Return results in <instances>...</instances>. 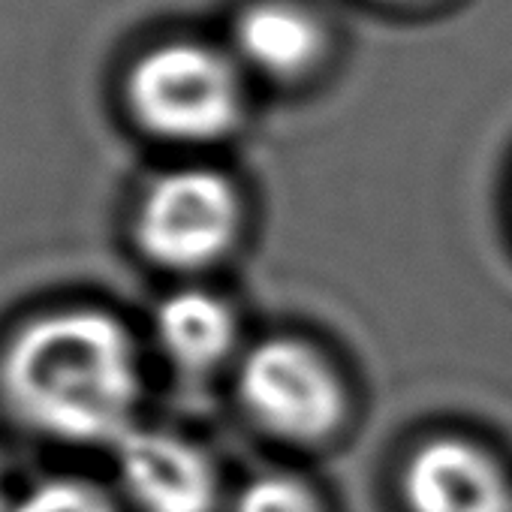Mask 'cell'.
Here are the masks:
<instances>
[{"instance_id":"obj_1","label":"cell","mask_w":512,"mask_h":512,"mask_svg":"<svg viewBox=\"0 0 512 512\" xmlns=\"http://www.w3.org/2000/svg\"><path fill=\"white\" fill-rule=\"evenodd\" d=\"M142 392L139 341L103 305L43 308L0 344V407L40 440L115 449L139 428Z\"/></svg>"},{"instance_id":"obj_2","label":"cell","mask_w":512,"mask_h":512,"mask_svg":"<svg viewBox=\"0 0 512 512\" xmlns=\"http://www.w3.org/2000/svg\"><path fill=\"white\" fill-rule=\"evenodd\" d=\"M241 64L202 43H166L127 79L133 118L163 142L202 145L235 130L244 109Z\"/></svg>"},{"instance_id":"obj_3","label":"cell","mask_w":512,"mask_h":512,"mask_svg":"<svg viewBox=\"0 0 512 512\" xmlns=\"http://www.w3.org/2000/svg\"><path fill=\"white\" fill-rule=\"evenodd\" d=\"M241 229V199L214 169L184 166L154 178L136 208L133 238L148 263L169 272H199L232 250Z\"/></svg>"},{"instance_id":"obj_4","label":"cell","mask_w":512,"mask_h":512,"mask_svg":"<svg viewBox=\"0 0 512 512\" xmlns=\"http://www.w3.org/2000/svg\"><path fill=\"white\" fill-rule=\"evenodd\" d=\"M244 413L287 443H320L347 416V389L332 362L299 338H269L238 365Z\"/></svg>"},{"instance_id":"obj_5","label":"cell","mask_w":512,"mask_h":512,"mask_svg":"<svg viewBox=\"0 0 512 512\" xmlns=\"http://www.w3.org/2000/svg\"><path fill=\"white\" fill-rule=\"evenodd\" d=\"M121 497L136 512H214L220 473L193 440L163 428H133L115 449Z\"/></svg>"},{"instance_id":"obj_6","label":"cell","mask_w":512,"mask_h":512,"mask_svg":"<svg viewBox=\"0 0 512 512\" xmlns=\"http://www.w3.org/2000/svg\"><path fill=\"white\" fill-rule=\"evenodd\" d=\"M410 512H512V482L482 446L458 437L422 443L401 473Z\"/></svg>"},{"instance_id":"obj_7","label":"cell","mask_w":512,"mask_h":512,"mask_svg":"<svg viewBox=\"0 0 512 512\" xmlns=\"http://www.w3.org/2000/svg\"><path fill=\"white\" fill-rule=\"evenodd\" d=\"M326 52L323 22L293 0L250 4L232 31V58L241 70L266 79H299L320 64Z\"/></svg>"},{"instance_id":"obj_8","label":"cell","mask_w":512,"mask_h":512,"mask_svg":"<svg viewBox=\"0 0 512 512\" xmlns=\"http://www.w3.org/2000/svg\"><path fill=\"white\" fill-rule=\"evenodd\" d=\"M154 341L184 374H205L223 365L238 344V320L229 302L205 290H178L154 311Z\"/></svg>"},{"instance_id":"obj_9","label":"cell","mask_w":512,"mask_h":512,"mask_svg":"<svg viewBox=\"0 0 512 512\" xmlns=\"http://www.w3.org/2000/svg\"><path fill=\"white\" fill-rule=\"evenodd\" d=\"M10 512H124V506L103 482L79 473H58L16 494Z\"/></svg>"},{"instance_id":"obj_10","label":"cell","mask_w":512,"mask_h":512,"mask_svg":"<svg viewBox=\"0 0 512 512\" xmlns=\"http://www.w3.org/2000/svg\"><path fill=\"white\" fill-rule=\"evenodd\" d=\"M232 512H323V503L308 482L290 473H263L238 491Z\"/></svg>"},{"instance_id":"obj_11","label":"cell","mask_w":512,"mask_h":512,"mask_svg":"<svg viewBox=\"0 0 512 512\" xmlns=\"http://www.w3.org/2000/svg\"><path fill=\"white\" fill-rule=\"evenodd\" d=\"M13 500H16V494L10 491V479H7V470H4V464H0V512H10Z\"/></svg>"},{"instance_id":"obj_12","label":"cell","mask_w":512,"mask_h":512,"mask_svg":"<svg viewBox=\"0 0 512 512\" xmlns=\"http://www.w3.org/2000/svg\"><path fill=\"white\" fill-rule=\"evenodd\" d=\"M404 4H413V0H404Z\"/></svg>"}]
</instances>
